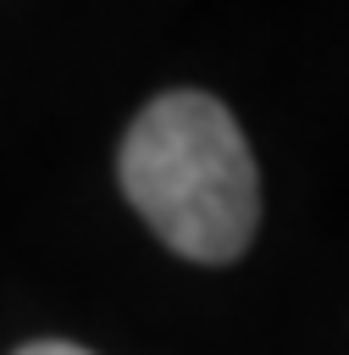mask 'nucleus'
Instances as JSON below:
<instances>
[{"instance_id":"f03ea898","label":"nucleus","mask_w":349,"mask_h":355,"mask_svg":"<svg viewBox=\"0 0 349 355\" xmlns=\"http://www.w3.org/2000/svg\"><path fill=\"white\" fill-rule=\"evenodd\" d=\"M17 355H89V349H78V344H61V338H39V344H22Z\"/></svg>"},{"instance_id":"f257e3e1","label":"nucleus","mask_w":349,"mask_h":355,"mask_svg":"<svg viewBox=\"0 0 349 355\" xmlns=\"http://www.w3.org/2000/svg\"><path fill=\"white\" fill-rule=\"evenodd\" d=\"M122 189L166 250L222 266L238 261L260 222V178L244 128L211 94L177 89L150 100L122 139Z\"/></svg>"}]
</instances>
